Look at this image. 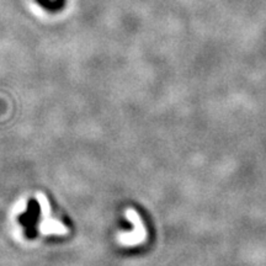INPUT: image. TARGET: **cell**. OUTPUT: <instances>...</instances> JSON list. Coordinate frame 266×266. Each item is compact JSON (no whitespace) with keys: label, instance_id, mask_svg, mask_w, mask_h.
I'll return each mask as SVG.
<instances>
[{"label":"cell","instance_id":"6da1fadb","mask_svg":"<svg viewBox=\"0 0 266 266\" xmlns=\"http://www.w3.org/2000/svg\"><path fill=\"white\" fill-rule=\"evenodd\" d=\"M126 216H127V218L130 219V221L133 222L134 230L132 233H130V234H128V233L121 234V237H120V242L126 245H133L142 243L145 238V230L141 219H139V216L137 215L136 211H133V210H128V211L126 212Z\"/></svg>","mask_w":266,"mask_h":266},{"label":"cell","instance_id":"7a4b0ae2","mask_svg":"<svg viewBox=\"0 0 266 266\" xmlns=\"http://www.w3.org/2000/svg\"><path fill=\"white\" fill-rule=\"evenodd\" d=\"M36 4H39L41 8L45 9L47 13L55 14L61 11L66 5V0H35Z\"/></svg>","mask_w":266,"mask_h":266}]
</instances>
